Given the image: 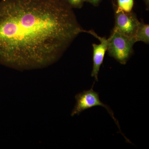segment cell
I'll return each instance as SVG.
<instances>
[{
  "label": "cell",
  "instance_id": "3",
  "mask_svg": "<svg viewBox=\"0 0 149 149\" xmlns=\"http://www.w3.org/2000/svg\"><path fill=\"white\" fill-rule=\"evenodd\" d=\"M76 103L74 109L72 110L71 116H74L75 115H79L82 112L91 108L96 106H102L105 108L108 112L109 114L114 120L118 127L119 131L122 135L125 137V140L127 139L121 132L118 120L115 118L112 110L108 106L102 102L100 100L99 93L93 91V88H91L88 91H84L77 94L75 96Z\"/></svg>",
  "mask_w": 149,
  "mask_h": 149
},
{
  "label": "cell",
  "instance_id": "5",
  "mask_svg": "<svg viewBox=\"0 0 149 149\" xmlns=\"http://www.w3.org/2000/svg\"><path fill=\"white\" fill-rule=\"evenodd\" d=\"M84 32L91 34L100 42L99 45L93 44V65L91 76L95 78L96 81H98V76L100 68L103 62L106 52L107 50L108 40L105 37H100L93 30H85Z\"/></svg>",
  "mask_w": 149,
  "mask_h": 149
},
{
  "label": "cell",
  "instance_id": "2",
  "mask_svg": "<svg viewBox=\"0 0 149 149\" xmlns=\"http://www.w3.org/2000/svg\"><path fill=\"white\" fill-rule=\"evenodd\" d=\"M108 40L109 54L120 64H126L133 53V47L136 42L134 38L113 30Z\"/></svg>",
  "mask_w": 149,
  "mask_h": 149
},
{
  "label": "cell",
  "instance_id": "6",
  "mask_svg": "<svg viewBox=\"0 0 149 149\" xmlns=\"http://www.w3.org/2000/svg\"><path fill=\"white\" fill-rule=\"evenodd\" d=\"M136 42H143L147 44L149 43V25L140 22L135 37Z\"/></svg>",
  "mask_w": 149,
  "mask_h": 149
},
{
  "label": "cell",
  "instance_id": "10",
  "mask_svg": "<svg viewBox=\"0 0 149 149\" xmlns=\"http://www.w3.org/2000/svg\"><path fill=\"white\" fill-rule=\"evenodd\" d=\"M145 3L146 6L147 10H149V0H143Z\"/></svg>",
  "mask_w": 149,
  "mask_h": 149
},
{
  "label": "cell",
  "instance_id": "1",
  "mask_svg": "<svg viewBox=\"0 0 149 149\" xmlns=\"http://www.w3.org/2000/svg\"><path fill=\"white\" fill-rule=\"evenodd\" d=\"M84 31L63 0H1L0 64L19 70L47 67Z\"/></svg>",
  "mask_w": 149,
  "mask_h": 149
},
{
  "label": "cell",
  "instance_id": "4",
  "mask_svg": "<svg viewBox=\"0 0 149 149\" xmlns=\"http://www.w3.org/2000/svg\"><path fill=\"white\" fill-rule=\"evenodd\" d=\"M139 23L136 15L132 11L126 13L116 10L113 30L134 39Z\"/></svg>",
  "mask_w": 149,
  "mask_h": 149
},
{
  "label": "cell",
  "instance_id": "8",
  "mask_svg": "<svg viewBox=\"0 0 149 149\" xmlns=\"http://www.w3.org/2000/svg\"><path fill=\"white\" fill-rule=\"evenodd\" d=\"M71 8H81L83 6L85 0H63Z\"/></svg>",
  "mask_w": 149,
  "mask_h": 149
},
{
  "label": "cell",
  "instance_id": "9",
  "mask_svg": "<svg viewBox=\"0 0 149 149\" xmlns=\"http://www.w3.org/2000/svg\"><path fill=\"white\" fill-rule=\"evenodd\" d=\"M101 0H85V1L91 3L94 6H97Z\"/></svg>",
  "mask_w": 149,
  "mask_h": 149
},
{
  "label": "cell",
  "instance_id": "7",
  "mask_svg": "<svg viewBox=\"0 0 149 149\" xmlns=\"http://www.w3.org/2000/svg\"><path fill=\"white\" fill-rule=\"evenodd\" d=\"M134 4V0H117L116 10L126 13L131 12Z\"/></svg>",
  "mask_w": 149,
  "mask_h": 149
}]
</instances>
